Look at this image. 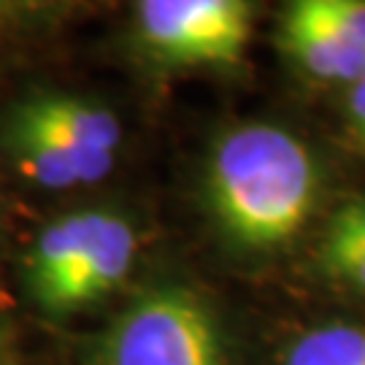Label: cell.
<instances>
[{
  "label": "cell",
  "mask_w": 365,
  "mask_h": 365,
  "mask_svg": "<svg viewBox=\"0 0 365 365\" xmlns=\"http://www.w3.org/2000/svg\"><path fill=\"white\" fill-rule=\"evenodd\" d=\"M206 192L211 214L230 241L274 249L309 220L319 173L298 135L274 125H241L214 146Z\"/></svg>",
  "instance_id": "cell-1"
},
{
  "label": "cell",
  "mask_w": 365,
  "mask_h": 365,
  "mask_svg": "<svg viewBox=\"0 0 365 365\" xmlns=\"http://www.w3.org/2000/svg\"><path fill=\"white\" fill-rule=\"evenodd\" d=\"M317 11L339 30L344 38L365 52V3L363 0H314Z\"/></svg>",
  "instance_id": "cell-11"
},
{
  "label": "cell",
  "mask_w": 365,
  "mask_h": 365,
  "mask_svg": "<svg viewBox=\"0 0 365 365\" xmlns=\"http://www.w3.org/2000/svg\"><path fill=\"white\" fill-rule=\"evenodd\" d=\"M282 43L289 57L314 78L354 84L365 73V52L349 43L317 11L314 0L287 6Z\"/></svg>",
  "instance_id": "cell-4"
},
{
  "label": "cell",
  "mask_w": 365,
  "mask_h": 365,
  "mask_svg": "<svg viewBox=\"0 0 365 365\" xmlns=\"http://www.w3.org/2000/svg\"><path fill=\"white\" fill-rule=\"evenodd\" d=\"M27 117L36 122L52 128V130L63 133L73 144L84 146L90 152H101V155H111L117 149L122 130L119 122L111 111H106L101 106L87 103L81 98H71V95H38L30 98L19 106Z\"/></svg>",
  "instance_id": "cell-7"
},
{
  "label": "cell",
  "mask_w": 365,
  "mask_h": 365,
  "mask_svg": "<svg viewBox=\"0 0 365 365\" xmlns=\"http://www.w3.org/2000/svg\"><path fill=\"white\" fill-rule=\"evenodd\" d=\"M346 128L352 141L365 152V73L349 84L346 95Z\"/></svg>",
  "instance_id": "cell-12"
},
{
  "label": "cell",
  "mask_w": 365,
  "mask_h": 365,
  "mask_svg": "<svg viewBox=\"0 0 365 365\" xmlns=\"http://www.w3.org/2000/svg\"><path fill=\"white\" fill-rule=\"evenodd\" d=\"M98 365H230L217 322L182 287L149 289L103 333Z\"/></svg>",
  "instance_id": "cell-2"
},
{
  "label": "cell",
  "mask_w": 365,
  "mask_h": 365,
  "mask_svg": "<svg viewBox=\"0 0 365 365\" xmlns=\"http://www.w3.org/2000/svg\"><path fill=\"white\" fill-rule=\"evenodd\" d=\"M135 25L163 63L233 66L247 49L252 9L241 0H144Z\"/></svg>",
  "instance_id": "cell-3"
},
{
  "label": "cell",
  "mask_w": 365,
  "mask_h": 365,
  "mask_svg": "<svg viewBox=\"0 0 365 365\" xmlns=\"http://www.w3.org/2000/svg\"><path fill=\"white\" fill-rule=\"evenodd\" d=\"M103 211H78L54 220L27 257V289L43 312L54 314L84 252L98 233Z\"/></svg>",
  "instance_id": "cell-5"
},
{
  "label": "cell",
  "mask_w": 365,
  "mask_h": 365,
  "mask_svg": "<svg viewBox=\"0 0 365 365\" xmlns=\"http://www.w3.org/2000/svg\"><path fill=\"white\" fill-rule=\"evenodd\" d=\"M319 260L330 276H336L357 292H365V238L325 233Z\"/></svg>",
  "instance_id": "cell-10"
},
{
  "label": "cell",
  "mask_w": 365,
  "mask_h": 365,
  "mask_svg": "<svg viewBox=\"0 0 365 365\" xmlns=\"http://www.w3.org/2000/svg\"><path fill=\"white\" fill-rule=\"evenodd\" d=\"M6 146L30 182L41 184L46 190H68L78 184L73 165L54 146L52 138L33 122L19 117L16 111L11 114L9 128H6Z\"/></svg>",
  "instance_id": "cell-8"
},
{
  "label": "cell",
  "mask_w": 365,
  "mask_h": 365,
  "mask_svg": "<svg viewBox=\"0 0 365 365\" xmlns=\"http://www.w3.org/2000/svg\"><path fill=\"white\" fill-rule=\"evenodd\" d=\"M133 255H135V233H133L130 222L119 214L103 211L98 233L92 238L90 249L84 252L78 271L63 292L54 314L76 312V309H84L95 300L106 298L128 276Z\"/></svg>",
  "instance_id": "cell-6"
},
{
  "label": "cell",
  "mask_w": 365,
  "mask_h": 365,
  "mask_svg": "<svg viewBox=\"0 0 365 365\" xmlns=\"http://www.w3.org/2000/svg\"><path fill=\"white\" fill-rule=\"evenodd\" d=\"M282 365H365V327L344 322L314 327L289 346Z\"/></svg>",
  "instance_id": "cell-9"
}]
</instances>
